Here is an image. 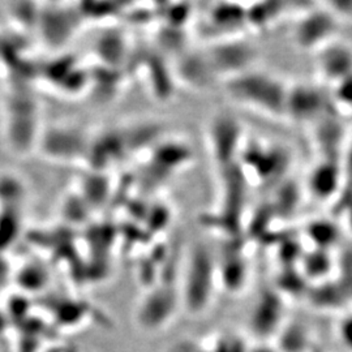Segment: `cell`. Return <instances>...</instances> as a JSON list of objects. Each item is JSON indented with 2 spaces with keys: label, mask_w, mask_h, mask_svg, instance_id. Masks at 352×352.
<instances>
[{
  "label": "cell",
  "mask_w": 352,
  "mask_h": 352,
  "mask_svg": "<svg viewBox=\"0 0 352 352\" xmlns=\"http://www.w3.org/2000/svg\"><path fill=\"white\" fill-rule=\"evenodd\" d=\"M128 42L123 33L109 30L96 41V55L103 67L119 68L126 59Z\"/></svg>",
  "instance_id": "13"
},
{
  "label": "cell",
  "mask_w": 352,
  "mask_h": 352,
  "mask_svg": "<svg viewBox=\"0 0 352 352\" xmlns=\"http://www.w3.org/2000/svg\"><path fill=\"white\" fill-rule=\"evenodd\" d=\"M318 68L321 75L337 84L352 72V50L342 45L327 46L325 52L320 55Z\"/></svg>",
  "instance_id": "12"
},
{
  "label": "cell",
  "mask_w": 352,
  "mask_h": 352,
  "mask_svg": "<svg viewBox=\"0 0 352 352\" xmlns=\"http://www.w3.org/2000/svg\"><path fill=\"white\" fill-rule=\"evenodd\" d=\"M206 21L210 29L218 32L214 41L239 37L236 32H239L240 28L247 25V8H243L238 4L221 3L210 10Z\"/></svg>",
  "instance_id": "10"
},
{
  "label": "cell",
  "mask_w": 352,
  "mask_h": 352,
  "mask_svg": "<svg viewBox=\"0 0 352 352\" xmlns=\"http://www.w3.org/2000/svg\"><path fill=\"white\" fill-rule=\"evenodd\" d=\"M245 260L238 253V250L228 247L225 256L217 258L218 283L228 291H239L245 285L247 266Z\"/></svg>",
  "instance_id": "11"
},
{
  "label": "cell",
  "mask_w": 352,
  "mask_h": 352,
  "mask_svg": "<svg viewBox=\"0 0 352 352\" xmlns=\"http://www.w3.org/2000/svg\"><path fill=\"white\" fill-rule=\"evenodd\" d=\"M3 135L7 148L16 155H29L37 151L42 132L41 110L36 96L25 81L11 80L1 103Z\"/></svg>",
  "instance_id": "1"
},
{
  "label": "cell",
  "mask_w": 352,
  "mask_h": 352,
  "mask_svg": "<svg viewBox=\"0 0 352 352\" xmlns=\"http://www.w3.org/2000/svg\"><path fill=\"white\" fill-rule=\"evenodd\" d=\"M180 308L182 299L179 287L162 285L151 289L140 300L135 311V318L142 330L155 331L167 327Z\"/></svg>",
  "instance_id": "7"
},
{
  "label": "cell",
  "mask_w": 352,
  "mask_h": 352,
  "mask_svg": "<svg viewBox=\"0 0 352 352\" xmlns=\"http://www.w3.org/2000/svg\"><path fill=\"white\" fill-rule=\"evenodd\" d=\"M47 274L37 264H28L19 270L17 282L25 289H39L46 285Z\"/></svg>",
  "instance_id": "15"
},
{
  "label": "cell",
  "mask_w": 352,
  "mask_h": 352,
  "mask_svg": "<svg viewBox=\"0 0 352 352\" xmlns=\"http://www.w3.org/2000/svg\"><path fill=\"white\" fill-rule=\"evenodd\" d=\"M336 98L340 106L352 110V72L334 84Z\"/></svg>",
  "instance_id": "16"
},
{
  "label": "cell",
  "mask_w": 352,
  "mask_h": 352,
  "mask_svg": "<svg viewBox=\"0 0 352 352\" xmlns=\"http://www.w3.org/2000/svg\"><path fill=\"white\" fill-rule=\"evenodd\" d=\"M82 23L78 8L49 4L39 8L36 29L45 45L50 49H60L75 37Z\"/></svg>",
  "instance_id": "8"
},
{
  "label": "cell",
  "mask_w": 352,
  "mask_h": 352,
  "mask_svg": "<svg viewBox=\"0 0 352 352\" xmlns=\"http://www.w3.org/2000/svg\"><path fill=\"white\" fill-rule=\"evenodd\" d=\"M173 72L182 85L195 90L209 88L217 78L204 51L182 52Z\"/></svg>",
  "instance_id": "9"
},
{
  "label": "cell",
  "mask_w": 352,
  "mask_h": 352,
  "mask_svg": "<svg viewBox=\"0 0 352 352\" xmlns=\"http://www.w3.org/2000/svg\"><path fill=\"white\" fill-rule=\"evenodd\" d=\"M231 101L260 113L279 115L286 111L287 96L277 78L250 69L223 81Z\"/></svg>",
  "instance_id": "3"
},
{
  "label": "cell",
  "mask_w": 352,
  "mask_h": 352,
  "mask_svg": "<svg viewBox=\"0 0 352 352\" xmlns=\"http://www.w3.org/2000/svg\"><path fill=\"white\" fill-rule=\"evenodd\" d=\"M340 331H342V338L344 340L346 346L352 349V318H349L343 322Z\"/></svg>",
  "instance_id": "17"
},
{
  "label": "cell",
  "mask_w": 352,
  "mask_h": 352,
  "mask_svg": "<svg viewBox=\"0 0 352 352\" xmlns=\"http://www.w3.org/2000/svg\"><path fill=\"white\" fill-rule=\"evenodd\" d=\"M279 304L270 298H263L252 315L251 327L257 333H269L277 325Z\"/></svg>",
  "instance_id": "14"
},
{
  "label": "cell",
  "mask_w": 352,
  "mask_h": 352,
  "mask_svg": "<svg viewBox=\"0 0 352 352\" xmlns=\"http://www.w3.org/2000/svg\"><path fill=\"white\" fill-rule=\"evenodd\" d=\"M204 52L212 65L214 75L223 81L252 69V64L257 58L256 49L240 37L210 42Z\"/></svg>",
  "instance_id": "6"
},
{
  "label": "cell",
  "mask_w": 352,
  "mask_h": 352,
  "mask_svg": "<svg viewBox=\"0 0 352 352\" xmlns=\"http://www.w3.org/2000/svg\"><path fill=\"white\" fill-rule=\"evenodd\" d=\"M205 135L210 157L219 171L238 164V158L243 154V129L236 118L225 111L213 113Z\"/></svg>",
  "instance_id": "5"
},
{
  "label": "cell",
  "mask_w": 352,
  "mask_h": 352,
  "mask_svg": "<svg viewBox=\"0 0 352 352\" xmlns=\"http://www.w3.org/2000/svg\"><path fill=\"white\" fill-rule=\"evenodd\" d=\"M91 135L82 126L71 123L43 126L37 153L56 164H85Z\"/></svg>",
  "instance_id": "4"
},
{
  "label": "cell",
  "mask_w": 352,
  "mask_h": 352,
  "mask_svg": "<svg viewBox=\"0 0 352 352\" xmlns=\"http://www.w3.org/2000/svg\"><path fill=\"white\" fill-rule=\"evenodd\" d=\"M217 285V257L208 247L195 245L186 260L179 285L182 308L189 315H202L213 300Z\"/></svg>",
  "instance_id": "2"
}]
</instances>
